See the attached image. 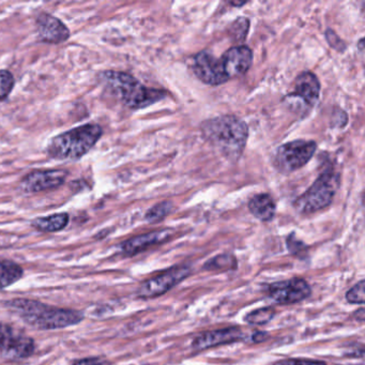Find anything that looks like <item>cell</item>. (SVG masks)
Listing matches in <instances>:
<instances>
[{
    "mask_svg": "<svg viewBox=\"0 0 365 365\" xmlns=\"http://www.w3.org/2000/svg\"><path fill=\"white\" fill-rule=\"evenodd\" d=\"M311 286L305 279H294L277 282L268 287L271 300L279 304H294L301 302L311 294Z\"/></svg>",
    "mask_w": 365,
    "mask_h": 365,
    "instance_id": "obj_10",
    "label": "cell"
},
{
    "mask_svg": "<svg viewBox=\"0 0 365 365\" xmlns=\"http://www.w3.org/2000/svg\"><path fill=\"white\" fill-rule=\"evenodd\" d=\"M40 40L48 44H63L70 39V29L67 25L52 14H40L36 21Z\"/></svg>",
    "mask_w": 365,
    "mask_h": 365,
    "instance_id": "obj_12",
    "label": "cell"
},
{
    "mask_svg": "<svg viewBox=\"0 0 365 365\" xmlns=\"http://www.w3.org/2000/svg\"><path fill=\"white\" fill-rule=\"evenodd\" d=\"M275 202L268 194L254 196L249 202V210L256 219L262 222L271 221L275 215Z\"/></svg>",
    "mask_w": 365,
    "mask_h": 365,
    "instance_id": "obj_17",
    "label": "cell"
},
{
    "mask_svg": "<svg viewBox=\"0 0 365 365\" xmlns=\"http://www.w3.org/2000/svg\"><path fill=\"white\" fill-rule=\"evenodd\" d=\"M170 236H172V230H157V232L140 235V236H136L134 238L125 241L120 245V249L125 255H136V254L140 253V252L146 251V250L153 247V245L165 242Z\"/></svg>",
    "mask_w": 365,
    "mask_h": 365,
    "instance_id": "obj_16",
    "label": "cell"
},
{
    "mask_svg": "<svg viewBox=\"0 0 365 365\" xmlns=\"http://www.w3.org/2000/svg\"><path fill=\"white\" fill-rule=\"evenodd\" d=\"M16 80L8 70H0V101H5L14 91Z\"/></svg>",
    "mask_w": 365,
    "mask_h": 365,
    "instance_id": "obj_23",
    "label": "cell"
},
{
    "mask_svg": "<svg viewBox=\"0 0 365 365\" xmlns=\"http://www.w3.org/2000/svg\"><path fill=\"white\" fill-rule=\"evenodd\" d=\"M316 147L315 142L305 140H292L284 144L275 153V168L285 174L303 168L313 157Z\"/></svg>",
    "mask_w": 365,
    "mask_h": 365,
    "instance_id": "obj_6",
    "label": "cell"
},
{
    "mask_svg": "<svg viewBox=\"0 0 365 365\" xmlns=\"http://www.w3.org/2000/svg\"><path fill=\"white\" fill-rule=\"evenodd\" d=\"M69 173L65 170H35L20 182V190L27 194L56 190L65 185Z\"/></svg>",
    "mask_w": 365,
    "mask_h": 365,
    "instance_id": "obj_9",
    "label": "cell"
},
{
    "mask_svg": "<svg viewBox=\"0 0 365 365\" xmlns=\"http://www.w3.org/2000/svg\"><path fill=\"white\" fill-rule=\"evenodd\" d=\"M191 274V269L187 266H177L151 277L140 285L138 294L140 298H155L162 296L175 286L185 281Z\"/></svg>",
    "mask_w": 365,
    "mask_h": 365,
    "instance_id": "obj_8",
    "label": "cell"
},
{
    "mask_svg": "<svg viewBox=\"0 0 365 365\" xmlns=\"http://www.w3.org/2000/svg\"><path fill=\"white\" fill-rule=\"evenodd\" d=\"M68 213H56L48 217H37L31 222V226L42 232H56L65 230L69 224Z\"/></svg>",
    "mask_w": 365,
    "mask_h": 365,
    "instance_id": "obj_18",
    "label": "cell"
},
{
    "mask_svg": "<svg viewBox=\"0 0 365 365\" xmlns=\"http://www.w3.org/2000/svg\"><path fill=\"white\" fill-rule=\"evenodd\" d=\"M221 63L228 78H239L249 71L253 63V54L247 46H234L224 53Z\"/></svg>",
    "mask_w": 365,
    "mask_h": 365,
    "instance_id": "obj_13",
    "label": "cell"
},
{
    "mask_svg": "<svg viewBox=\"0 0 365 365\" xmlns=\"http://www.w3.org/2000/svg\"><path fill=\"white\" fill-rule=\"evenodd\" d=\"M245 1H242V3H230V5L235 6V7H241V6L245 5Z\"/></svg>",
    "mask_w": 365,
    "mask_h": 365,
    "instance_id": "obj_30",
    "label": "cell"
},
{
    "mask_svg": "<svg viewBox=\"0 0 365 365\" xmlns=\"http://www.w3.org/2000/svg\"><path fill=\"white\" fill-rule=\"evenodd\" d=\"M236 266L237 262L234 256L223 254V255H217L212 259L208 260L205 264V269H208V270H228V269L236 268Z\"/></svg>",
    "mask_w": 365,
    "mask_h": 365,
    "instance_id": "obj_20",
    "label": "cell"
},
{
    "mask_svg": "<svg viewBox=\"0 0 365 365\" xmlns=\"http://www.w3.org/2000/svg\"><path fill=\"white\" fill-rule=\"evenodd\" d=\"M326 38L327 40H328L329 44H330L333 48H335V50L341 51V52L345 50V43L339 39V36H337L334 31L328 29L326 33Z\"/></svg>",
    "mask_w": 365,
    "mask_h": 365,
    "instance_id": "obj_26",
    "label": "cell"
},
{
    "mask_svg": "<svg viewBox=\"0 0 365 365\" xmlns=\"http://www.w3.org/2000/svg\"><path fill=\"white\" fill-rule=\"evenodd\" d=\"M365 282L364 279L359 282L351 289L348 290L346 294V300L351 304H364L365 302Z\"/></svg>",
    "mask_w": 365,
    "mask_h": 365,
    "instance_id": "obj_25",
    "label": "cell"
},
{
    "mask_svg": "<svg viewBox=\"0 0 365 365\" xmlns=\"http://www.w3.org/2000/svg\"><path fill=\"white\" fill-rule=\"evenodd\" d=\"M275 315V309L272 307H262L255 309L245 316V320L251 324H264L270 322Z\"/></svg>",
    "mask_w": 365,
    "mask_h": 365,
    "instance_id": "obj_22",
    "label": "cell"
},
{
    "mask_svg": "<svg viewBox=\"0 0 365 365\" xmlns=\"http://www.w3.org/2000/svg\"><path fill=\"white\" fill-rule=\"evenodd\" d=\"M6 305L29 326L39 330L67 328L80 324L84 318L81 312L58 309L29 299H14Z\"/></svg>",
    "mask_w": 365,
    "mask_h": 365,
    "instance_id": "obj_1",
    "label": "cell"
},
{
    "mask_svg": "<svg viewBox=\"0 0 365 365\" xmlns=\"http://www.w3.org/2000/svg\"><path fill=\"white\" fill-rule=\"evenodd\" d=\"M192 69L198 80L210 86H219L230 80L221 59L215 58L208 52H200L194 56Z\"/></svg>",
    "mask_w": 365,
    "mask_h": 365,
    "instance_id": "obj_11",
    "label": "cell"
},
{
    "mask_svg": "<svg viewBox=\"0 0 365 365\" xmlns=\"http://www.w3.org/2000/svg\"><path fill=\"white\" fill-rule=\"evenodd\" d=\"M35 351V341L11 324L0 322V358L21 361Z\"/></svg>",
    "mask_w": 365,
    "mask_h": 365,
    "instance_id": "obj_7",
    "label": "cell"
},
{
    "mask_svg": "<svg viewBox=\"0 0 365 365\" xmlns=\"http://www.w3.org/2000/svg\"><path fill=\"white\" fill-rule=\"evenodd\" d=\"M320 95V83L315 74L304 71L294 81V91L288 97L299 99L305 106L313 108Z\"/></svg>",
    "mask_w": 365,
    "mask_h": 365,
    "instance_id": "obj_15",
    "label": "cell"
},
{
    "mask_svg": "<svg viewBox=\"0 0 365 365\" xmlns=\"http://www.w3.org/2000/svg\"><path fill=\"white\" fill-rule=\"evenodd\" d=\"M22 267L16 262H0V289L8 287L23 277Z\"/></svg>",
    "mask_w": 365,
    "mask_h": 365,
    "instance_id": "obj_19",
    "label": "cell"
},
{
    "mask_svg": "<svg viewBox=\"0 0 365 365\" xmlns=\"http://www.w3.org/2000/svg\"><path fill=\"white\" fill-rule=\"evenodd\" d=\"M243 337L240 328H226L202 333L194 339L192 346L196 350L209 349L217 346L226 345L240 341Z\"/></svg>",
    "mask_w": 365,
    "mask_h": 365,
    "instance_id": "obj_14",
    "label": "cell"
},
{
    "mask_svg": "<svg viewBox=\"0 0 365 365\" xmlns=\"http://www.w3.org/2000/svg\"><path fill=\"white\" fill-rule=\"evenodd\" d=\"M101 80L110 93L131 110L147 108L165 97L164 91L148 88L125 72L104 71L101 73Z\"/></svg>",
    "mask_w": 365,
    "mask_h": 365,
    "instance_id": "obj_4",
    "label": "cell"
},
{
    "mask_svg": "<svg viewBox=\"0 0 365 365\" xmlns=\"http://www.w3.org/2000/svg\"><path fill=\"white\" fill-rule=\"evenodd\" d=\"M205 138L227 159L238 160L245 150L249 130L247 123L232 115L209 119L202 125Z\"/></svg>",
    "mask_w": 365,
    "mask_h": 365,
    "instance_id": "obj_2",
    "label": "cell"
},
{
    "mask_svg": "<svg viewBox=\"0 0 365 365\" xmlns=\"http://www.w3.org/2000/svg\"><path fill=\"white\" fill-rule=\"evenodd\" d=\"M275 365H326L320 361L309 360V359H290L277 362Z\"/></svg>",
    "mask_w": 365,
    "mask_h": 365,
    "instance_id": "obj_27",
    "label": "cell"
},
{
    "mask_svg": "<svg viewBox=\"0 0 365 365\" xmlns=\"http://www.w3.org/2000/svg\"><path fill=\"white\" fill-rule=\"evenodd\" d=\"M73 365H112V363L103 358H86L76 361Z\"/></svg>",
    "mask_w": 365,
    "mask_h": 365,
    "instance_id": "obj_28",
    "label": "cell"
},
{
    "mask_svg": "<svg viewBox=\"0 0 365 365\" xmlns=\"http://www.w3.org/2000/svg\"><path fill=\"white\" fill-rule=\"evenodd\" d=\"M103 134L101 125L87 123L53 138L48 143V157L58 161H78L96 146Z\"/></svg>",
    "mask_w": 365,
    "mask_h": 365,
    "instance_id": "obj_3",
    "label": "cell"
},
{
    "mask_svg": "<svg viewBox=\"0 0 365 365\" xmlns=\"http://www.w3.org/2000/svg\"><path fill=\"white\" fill-rule=\"evenodd\" d=\"M339 187V175L326 172L294 202V207L300 213L311 215L326 208L332 202Z\"/></svg>",
    "mask_w": 365,
    "mask_h": 365,
    "instance_id": "obj_5",
    "label": "cell"
},
{
    "mask_svg": "<svg viewBox=\"0 0 365 365\" xmlns=\"http://www.w3.org/2000/svg\"><path fill=\"white\" fill-rule=\"evenodd\" d=\"M356 317H360L359 319L361 320V322H363L364 320V309H360L358 312H356Z\"/></svg>",
    "mask_w": 365,
    "mask_h": 365,
    "instance_id": "obj_29",
    "label": "cell"
},
{
    "mask_svg": "<svg viewBox=\"0 0 365 365\" xmlns=\"http://www.w3.org/2000/svg\"><path fill=\"white\" fill-rule=\"evenodd\" d=\"M172 204L170 202H160L153 208L149 209L146 213V221L151 224L159 223L163 221L172 210Z\"/></svg>",
    "mask_w": 365,
    "mask_h": 365,
    "instance_id": "obj_21",
    "label": "cell"
},
{
    "mask_svg": "<svg viewBox=\"0 0 365 365\" xmlns=\"http://www.w3.org/2000/svg\"><path fill=\"white\" fill-rule=\"evenodd\" d=\"M250 29V21L245 18H240L232 23L230 27V35L234 38L235 41L242 42L247 38V31Z\"/></svg>",
    "mask_w": 365,
    "mask_h": 365,
    "instance_id": "obj_24",
    "label": "cell"
}]
</instances>
